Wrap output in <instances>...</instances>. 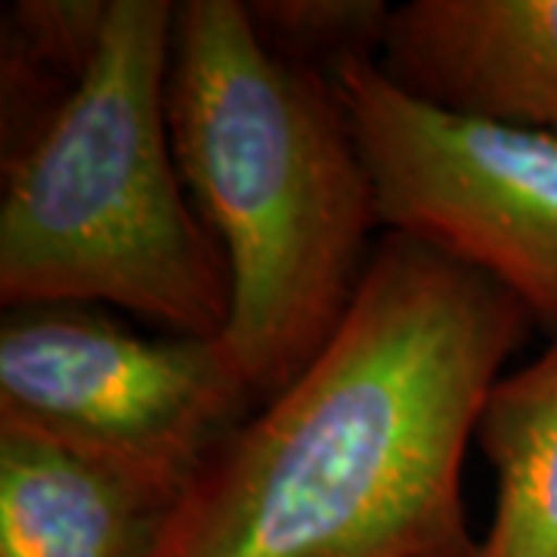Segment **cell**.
Segmentation results:
<instances>
[{
    "instance_id": "6da1fadb",
    "label": "cell",
    "mask_w": 557,
    "mask_h": 557,
    "mask_svg": "<svg viewBox=\"0 0 557 557\" xmlns=\"http://www.w3.org/2000/svg\"><path fill=\"white\" fill-rule=\"evenodd\" d=\"M533 319L384 233L335 335L201 465L152 557H474L461 468Z\"/></svg>"
},
{
    "instance_id": "7a4b0ae2",
    "label": "cell",
    "mask_w": 557,
    "mask_h": 557,
    "mask_svg": "<svg viewBox=\"0 0 557 557\" xmlns=\"http://www.w3.org/2000/svg\"><path fill=\"white\" fill-rule=\"evenodd\" d=\"M168 124L230 273L218 338L263 403L357 298L381 230L375 186L332 78L270 53L245 0L174 3Z\"/></svg>"
},
{
    "instance_id": "3957f363",
    "label": "cell",
    "mask_w": 557,
    "mask_h": 557,
    "mask_svg": "<svg viewBox=\"0 0 557 557\" xmlns=\"http://www.w3.org/2000/svg\"><path fill=\"white\" fill-rule=\"evenodd\" d=\"M171 0H112L69 100L3 156L0 304H97L218 338L230 273L168 124Z\"/></svg>"
},
{
    "instance_id": "277c9868",
    "label": "cell",
    "mask_w": 557,
    "mask_h": 557,
    "mask_svg": "<svg viewBox=\"0 0 557 557\" xmlns=\"http://www.w3.org/2000/svg\"><path fill=\"white\" fill-rule=\"evenodd\" d=\"M258 397L220 338L139 335L97 304L7 307L0 428L97 461L171 505Z\"/></svg>"
},
{
    "instance_id": "5b68a950",
    "label": "cell",
    "mask_w": 557,
    "mask_h": 557,
    "mask_svg": "<svg viewBox=\"0 0 557 557\" xmlns=\"http://www.w3.org/2000/svg\"><path fill=\"white\" fill-rule=\"evenodd\" d=\"M379 226L502 285L557 338V134L412 100L375 60L332 72Z\"/></svg>"
},
{
    "instance_id": "8992f818",
    "label": "cell",
    "mask_w": 557,
    "mask_h": 557,
    "mask_svg": "<svg viewBox=\"0 0 557 557\" xmlns=\"http://www.w3.org/2000/svg\"><path fill=\"white\" fill-rule=\"evenodd\" d=\"M375 65L434 109L557 134V0H409Z\"/></svg>"
},
{
    "instance_id": "52a82bcc",
    "label": "cell",
    "mask_w": 557,
    "mask_h": 557,
    "mask_svg": "<svg viewBox=\"0 0 557 557\" xmlns=\"http://www.w3.org/2000/svg\"><path fill=\"white\" fill-rule=\"evenodd\" d=\"M168 511L134 480L0 428V557H152Z\"/></svg>"
},
{
    "instance_id": "ba28073f",
    "label": "cell",
    "mask_w": 557,
    "mask_h": 557,
    "mask_svg": "<svg viewBox=\"0 0 557 557\" xmlns=\"http://www.w3.org/2000/svg\"><path fill=\"white\" fill-rule=\"evenodd\" d=\"M474 443L496 471V511L474 557H557V338L496 381Z\"/></svg>"
},
{
    "instance_id": "9c48e42d",
    "label": "cell",
    "mask_w": 557,
    "mask_h": 557,
    "mask_svg": "<svg viewBox=\"0 0 557 557\" xmlns=\"http://www.w3.org/2000/svg\"><path fill=\"white\" fill-rule=\"evenodd\" d=\"M112 0H22L3 16L7 152L50 119L97 57Z\"/></svg>"
},
{
    "instance_id": "30bf717a",
    "label": "cell",
    "mask_w": 557,
    "mask_h": 557,
    "mask_svg": "<svg viewBox=\"0 0 557 557\" xmlns=\"http://www.w3.org/2000/svg\"><path fill=\"white\" fill-rule=\"evenodd\" d=\"M245 7L270 53L329 78L344 62L379 60L394 10L381 0H251Z\"/></svg>"
}]
</instances>
